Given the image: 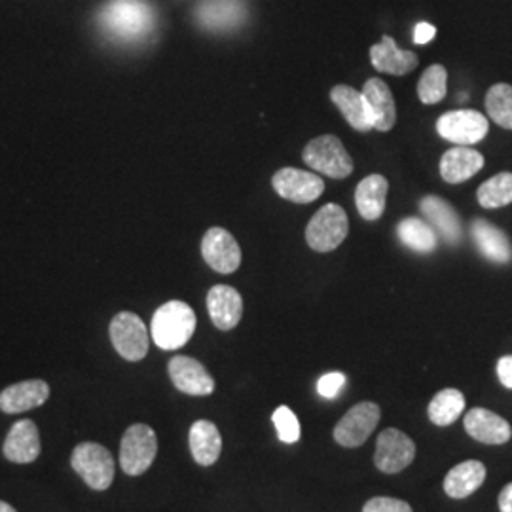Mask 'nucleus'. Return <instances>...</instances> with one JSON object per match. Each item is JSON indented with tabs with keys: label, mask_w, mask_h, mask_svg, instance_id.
<instances>
[{
	"label": "nucleus",
	"mask_w": 512,
	"mask_h": 512,
	"mask_svg": "<svg viewBox=\"0 0 512 512\" xmlns=\"http://www.w3.org/2000/svg\"><path fill=\"white\" fill-rule=\"evenodd\" d=\"M330 99L338 107V110L344 114V118H346V122L351 128L363 131V133L374 129L372 114H370L363 92H357L349 86L340 84V86H334L330 90Z\"/></svg>",
	"instance_id": "nucleus-24"
},
{
	"label": "nucleus",
	"mask_w": 512,
	"mask_h": 512,
	"mask_svg": "<svg viewBox=\"0 0 512 512\" xmlns=\"http://www.w3.org/2000/svg\"><path fill=\"white\" fill-rule=\"evenodd\" d=\"M368 109L372 114V122L376 131H391L397 122V105L389 86L380 78L366 80L363 88Z\"/></svg>",
	"instance_id": "nucleus-21"
},
{
	"label": "nucleus",
	"mask_w": 512,
	"mask_h": 512,
	"mask_svg": "<svg viewBox=\"0 0 512 512\" xmlns=\"http://www.w3.org/2000/svg\"><path fill=\"white\" fill-rule=\"evenodd\" d=\"M465 410V397L459 389H442L439 391L433 401L429 403L427 414L429 420L433 421L439 427L452 425L454 421H458L459 416Z\"/></svg>",
	"instance_id": "nucleus-29"
},
{
	"label": "nucleus",
	"mask_w": 512,
	"mask_h": 512,
	"mask_svg": "<svg viewBox=\"0 0 512 512\" xmlns=\"http://www.w3.org/2000/svg\"><path fill=\"white\" fill-rule=\"evenodd\" d=\"M169 378L173 385L184 393L192 397H207L215 391V380L207 372V368L186 355H177L169 361Z\"/></svg>",
	"instance_id": "nucleus-12"
},
{
	"label": "nucleus",
	"mask_w": 512,
	"mask_h": 512,
	"mask_svg": "<svg viewBox=\"0 0 512 512\" xmlns=\"http://www.w3.org/2000/svg\"><path fill=\"white\" fill-rule=\"evenodd\" d=\"M207 311L217 329H236L243 315V298L230 285H215L207 294Z\"/></svg>",
	"instance_id": "nucleus-15"
},
{
	"label": "nucleus",
	"mask_w": 512,
	"mask_h": 512,
	"mask_svg": "<svg viewBox=\"0 0 512 512\" xmlns=\"http://www.w3.org/2000/svg\"><path fill=\"white\" fill-rule=\"evenodd\" d=\"M203 260L219 274H234L241 264V249L236 238L224 228H211L203 236Z\"/></svg>",
	"instance_id": "nucleus-13"
},
{
	"label": "nucleus",
	"mask_w": 512,
	"mask_h": 512,
	"mask_svg": "<svg viewBox=\"0 0 512 512\" xmlns=\"http://www.w3.org/2000/svg\"><path fill=\"white\" fill-rule=\"evenodd\" d=\"M497 378L503 387L512 389V355H505L497 361Z\"/></svg>",
	"instance_id": "nucleus-36"
},
{
	"label": "nucleus",
	"mask_w": 512,
	"mask_h": 512,
	"mask_svg": "<svg viewBox=\"0 0 512 512\" xmlns=\"http://www.w3.org/2000/svg\"><path fill=\"white\" fill-rule=\"evenodd\" d=\"M486 480V467L482 461L469 459L450 469L444 478V492L452 499H465L475 494Z\"/></svg>",
	"instance_id": "nucleus-26"
},
{
	"label": "nucleus",
	"mask_w": 512,
	"mask_h": 512,
	"mask_svg": "<svg viewBox=\"0 0 512 512\" xmlns=\"http://www.w3.org/2000/svg\"><path fill=\"white\" fill-rule=\"evenodd\" d=\"M158 439L150 425L135 423L122 437L120 444V467L129 476L147 473L156 459Z\"/></svg>",
	"instance_id": "nucleus-6"
},
{
	"label": "nucleus",
	"mask_w": 512,
	"mask_h": 512,
	"mask_svg": "<svg viewBox=\"0 0 512 512\" xmlns=\"http://www.w3.org/2000/svg\"><path fill=\"white\" fill-rule=\"evenodd\" d=\"M4 456L12 463L27 465L40 456V435L35 421L21 420L14 423L4 440Z\"/></svg>",
	"instance_id": "nucleus-18"
},
{
	"label": "nucleus",
	"mask_w": 512,
	"mask_h": 512,
	"mask_svg": "<svg viewBox=\"0 0 512 512\" xmlns=\"http://www.w3.org/2000/svg\"><path fill=\"white\" fill-rule=\"evenodd\" d=\"M446 82L448 73L442 65H431L425 73L421 74L418 82V95L423 105H437L446 97Z\"/></svg>",
	"instance_id": "nucleus-32"
},
{
	"label": "nucleus",
	"mask_w": 512,
	"mask_h": 512,
	"mask_svg": "<svg viewBox=\"0 0 512 512\" xmlns=\"http://www.w3.org/2000/svg\"><path fill=\"white\" fill-rule=\"evenodd\" d=\"M0 512H18L12 505H8L6 501H0Z\"/></svg>",
	"instance_id": "nucleus-39"
},
{
	"label": "nucleus",
	"mask_w": 512,
	"mask_h": 512,
	"mask_svg": "<svg viewBox=\"0 0 512 512\" xmlns=\"http://www.w3.org/2000/svg\"><path fill=\"white\" fill-rule=\"evenodd\" d=\"M97 21L112 40L137 44L154 33L156 12L147 0H109L101 8Z\"/></svg>",
	"instance_id": "nucleus-1"
},
{
	"label": "nucleus",
	"mask_w": 512,
	"mask_h": 512,
	"mask_svg": "<svg viewBox=\"0 0 512 512\" xmlns=\"http://www.w3.org/2000/svg\"><path fill=\"white\" fill-rule=\"evenodd\" d=\"M50 385L44 380H27L10 385L0 393V410L4 414H21L35 410L48 401Z\"/></svg>",
	"instance_id": "nucleus-16"
},
{
	"label": "nucleus",
	"mask_w": 512,
	"mask_h": 512,
	"mask_svg": "<svg viewBox=\"0 0 512 512\" xmlns=\"http://www.w3.org/2000/svg\"><path fill=\"white\" fill-rule=\"evenodd\" d=\"M370 61L376 71L393 76L412 73L420 63L418 55L410 50H401L391 37L382 38L380 44H374L370 48Z\"/></svg>",
	"instance_id": "nucleus-19"
},
{
	"label": "nucleus",
	"mask_w": 512,
	"mask_h": 512,
	"mask_svg": "<svg viewBox=\"0 0 512 512\" xmlns=\"http://www.w3.org/2000/svg\"><path fill=\"white\" fill-rule=\"evenodd\" d=\"M499 511L501 512H512V482H509L501 494H499Z\"/></svg>",
	"instance_id": "nucleus-38"
},
{
	"label": "nucleus",
	"mask_w": 512,
	"mask_h": 512,
	"mask_svg": "<svg viewBox=\"0 0 512 512\" xmlns=\"http://www.w3.org/2000/svg\"><path fill=\"white\" fill-rule=\"evenodd\" d=\"M488 129V118L478 110H450L437 120L440 137L459 147L480 143L488 135Z\"/></svg>",
	"instance_id": "nucleus-8"
},
{
	"label": "nucleus",
	"mask_w": 512,
	"mask_h": 512,
	"mask_svg": "<svg viewBox=\"0 0 512 512\" xmlns=\"http://www.w3.org/2000/svg\"><path fill=\"white\" fill-rule=\"evenodd\" d=\"M421 215L431 224L437 236L448 245H456L461 241V222L456 209L439 196H425L420 202Z\"/></svg>",
	"instance_id": "nucleus-17"
},
{
	"label": "nucleus",
	"mask_w": 512,
	"mask_h": 512,
	"mask_svg": "<svg viewBox=\"0 0 512 512\" xmlns=\"http://www.w3.org/2000/svg\"><path fill=\"white\" fill-rule=\"evenodd\" d=\"M476 200L486 209H497L512 203V173H497L486 183L480 184Z\"/></svg>",
	"instance_id": "nucleus-30"
},
{
	"label": "nucleus",
	"mask_w": 512,
	"mask_h": 512,
	"mask_svg": "<svg viewBox=\"0 0 512 512\" xmlns=\"http://www.w3.org/2000/svg\"><path fill=\"white\" fill-rule=\"evenodd\" d=\"M188 442H190L192 458L198 465L209 467L219 461L222 437H220L219 427L213 421H194V425L190 427Z\"/></svg>",
	"instance_id": "nucleus-25"
},
{
	"label": "nucleus",
	"mask_w": 512,
	"mask_h": 512,
	"mask_svg": "<svg viewBox=\"0 0 512 512\" xmlns=\"http://www.w3.org/2000/svg\"><path fill=\"white\" fill-rule=\"evenodd\" d=\"M382 418L376 403H359L351 406L348 414L336 423L334 440L344 448H359L374 433Z\"/></svg>",
	"instance_id": "nucleus-9"
},
{
	"label": "nucleus",
	"mask_w": 512,
	"mask_h": 512,
	"mask_svg": "<svg viewBox=\"0 0 512 512\" xmlns=\"http://www.w3.org/2000/svg\"><path fill=\"white\" fill-rule=\"evenodd\" d=\"M363 512H412V507L395 497H372L366 501Z\"/></svg>",
	"instance_id": "nucleus-35"
},
{
	"label": "nucleus",
	"mask_w": 512,
	"mask_h": 512,
	"mask_svg": "<svg viewBox=\"0 0 512 512\" xmlns=\"http://www.w3.org/2000/svg\"><path fill=\"white\" fill-rule=\"evenodd\" d=\"M471 236L478 251L495 264H507L512 260L511 239L503 230H499L492 222L476 219L471 224Z\"/></svg>",
	"instance_id": "nucleus-23"
},
{
	"label": "nucleus",
	"mask_w": 512,
	"mask_h": 512,
	"mask_svg": "<svg viewBox=\"0 0 512 512\" xmlns=\"http://www.w3.org/2000/svg\"><path fill=\"white\" fill-rule=\"evenodd\" d=\"M348 384V378L342 372H329L325 376H321V380L317 382V391L323 399H336L340 395V391Z\"/></svg>",
	"instance_id": "nucleus-34"
},
{
	"label": "nucleus",
	"mask_w": 512,
	"mask_h": 512,
	"mask_svg": "<svg viewBox=\"0 0 512 512\" xmlns=\"http://www.w3.org/2000/svg\"><path fill=\"white\" fill-rule=\"evenodd\" d=\"M71 465L80 478L97 492L109 490L114 480V458L97 442H82L73 450Z\"/></svg>",
	"instance_id": "nucleus-4"
},
{
	"label": "nucleus",
	"mask_w": 512,
	"mask_h": 512,
	"mask_svg": "<svg viewBox=\"0 0 512 512\" xmlns=\"http://www.w3.org/2000/svg\"><path fill=\"white\" fill-rule=\"evenodd\" d=\"M389 183L384 175H368L361 183L357 184L355 190V205L359 215L365 220H378L385 211V200H387Z\"/></svg>",
	"instance_id": "nucleus-27"
},
{
	"label": "nucleus",
	"mask_w": 512,
	"mask_h": 512,
	"mask_svg": "<svg viewBox=\"0 0 512 512\" xmlns=\"http://www.w3.org/2000/svg\"><path fill=\"white\" fill-rule=\"evenodd\" d=\"M486 110L501 128L512 129V86L495 84L486 95Z\"/></svg>",
	"instance_id": "nucleus-31"
},
{
	"label": "nucleus",
	"mask_w": 512,
	"mask_h": 512,
	"mask_svg": "<svg viewBox=\"0 0 512 512\" xmlns=\"http://www.w3.org/2000/svg\"><path fill=\"white\" fill-rule=\"evenodd\" d=\"M272 420H274L275 431H277V437L281 442L294 444L300 440V435H302L300 421L289 406H279L275 410Z\"/></svg>",
	"instance_id": "nucleus-33"
},
{
	"label": "nucleus",
	"mask_w": 512,
	"mask_h": 512,
	"mask_svg": "<svg viewBox=\"0 0 512 512\" xmlns=\"http://www.w3.org/2000/svg\"><path fill=\"white\" fill-rule=\"evenodd\" d=\"M304 162L330 179H346L353 171V160L336 135H321L310 141L304 148Z\"/></svg>",
	"instance_id": "nucleus-5"
},
{
	"label": "nucleus",
	"mask_w": 512,
	"mask_h": 512,
	"mask_svg": "<svg viewBox=\"0 0 512 512\" xmlns=\"http://www.w3.org/2000/svg\"><path fill=\"white\" fill-rule=\"evenodd\" d=\"M272 184L281 198L293 203L315 202L325 192V183L317 173L296 167L279 169L272 179Z\"/></svg>",
	"instance_id": "nucleus-11"
},
{
	"label": "nucleus",
	"mask_w": 512,
	"mask_h": 512,
	"mask_svg": "<svg viewBox=\"0 0 512 512\" xmlns=\"http://www.w3.org/2000/svg\"><path fill=\"white\" fill-rule=\"evenodd\" d=\"M110 340L120 357L137 363L148 353V330L143 319L131 311H120L110 321Z\"/></svg>",
	"instance_id": "nucleus-7"
},
{
	"label": "nucleus",
	"mask_w": 512,
	"mask_h": 512,
	"mask_svg": "<svg viewBox=\"0 0 512 512\" xmlns=\"http://www.w3.org/2000/svg\"><path fill=\"white\" fill-rule=\"evenodd\" d=\"M397 236L408 249L421 253V255L433 253L439 243V236L431 228V224L425 220L416 219V217L404 219L397 228Z\"/></svg>",
	"instance_id": "nucleus-28"
},
{
	"label": "nucleus",
	"mask_w": 512,
	"mask_h": 512,
	"mask_svg": "<svg viewBox=\"0 0 512 512\" xmlns=\"http://www.w3.org/2000/svg\"><path fill=\"white\" fill-rule=\"evenodd\" d=\"M463 425H465L467 435L482 444L501 446L512 439L511 423L488 408L469 410L463 420Z\"/></svg>",
	"instance_id": "nucleus-14"
},
{
	"label": "nucleus",
	"mask_w": 512,
	"mask_h": 512,
	"mask_svg": "<svg viewBox=\"0 0 512 512\" xmlns=\"http://www.w3.org/2000/svg\"><path fill=\"white\" fill-rule=\"evenodd\" d=\"M484 167V156L469 147H454L440 158V175L446 183L459 184L469 181Z\"/></svg>",
	"instance_id": "nucleus-20"
},
{
	"label": "nucleus",
	"mask_w": 512,
	"mask_h": 512,
	"mask_svg": "<svg viewBox=\"0 0 512 512\" xmlns=\"http://www.w3.org/2000/svg\"><path fill=\"white\" fill-rule=\"evenodd\" d=\"M247 16L239 0H209L196 10L198 23L209 31H230L243 23Z\"/></svg>",
	"instance_id": "nucleus-22"
},
{
	"label": "nucleus",
	"mask_w": 512,
	"mask_h": 512,
	"mask_svg": "<svg viewBox=\"0 0 512 512\" xmlns=\"http://www.w3.org/2000/svg\"><path fill=\"white\" fill-rule=\"evenodd\" d=\"M196 313L181 300H171L152 315L150 334L154 344L165 351H175L188 344L196 330Z\"/></svg>",
	"instance_id": "nucleus-2"
},
{
	"label": "nucleus",
	"mask_w": 512,
	"mask_h": 512,
	"mask_svg": "<svg viewBox=\"0 0 512 512\" xmlns=\"http://www.w3.org/2000/svg\"><path fill=\"white\" fill-rule=\"evenodd\" d=\"M349 220L346 211L336 205H323L310 220L306 228V241L317 253H330L348 238Z\"/></svg>",
	"instance_id": "nucleus-3"
},
{
	"label": "nucleus",
	"mask_w": 512,
	"mask_h": 512,
	"mask_svg": "<svg viewBox=\"0 0 512 512\" xmlns=\"http://www.w3.org/2000/svg\"><path fill=\"white\" fill-rule=\"evenodd\" d=\"M435 37H437V29H435L431 23L421 21V23L416 25V29H414V42H416L418 46L429 44Z\"/></svg>",
	"instance_id": "nucleus-37"
},
{
	"label": "nucleus",
	"mask_w": 512,
	"mask_h": 512,
	"mask_svg": "<svg viewBox=\"0 0 512 512\" xmlns=\"http://www.w3.org/2000/svg\"><path fill=\"white\" fill-rule=\"evenodd\" d=\"M416 458V444L399 429H385L376 440L374 463L385 475H397Z\"/></svg>",
	"instance_id": "nucleus-10"
}]
</instances>
